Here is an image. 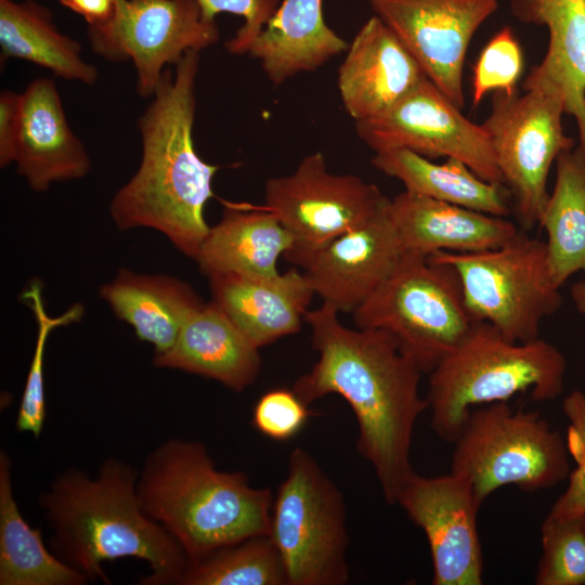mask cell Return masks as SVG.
Segmentation results:
<instances>
[{"instance_id":"1","label":"cell","mask_w":585,"mask_h":585,"mask_svg":"<svg viewBox=\"0 0 585 585\" xmlns=\"http://www.w3.org/2000/svg\"><path fill=\"white\" fill-rule=\"evenodd\" d=\"M338 313L322 303L306 314L318 359L294 390L307 404L332 393L348 402L358 421V451L373 467L386 502L394 505L415 472L413 433L428 410L419 391L422 370L390 334L349 328Z\"/></svg>"},{"instance_id":"2","label":"cell","mask_w":585,"mask_h":585,"mask_svg":"<svg viewBox=\"0 0 585 585\" xmlns=\"http://www.w3.org/2000/svg\"><path fill=\"white\" fill-rule=\"evenodd\" d=\"M199 53L190 51L174 73L165 70L138 121L140 166L109 207L118 229H154L193 259L210 231L205 207L219 169L199 157L193 141Z\"/></svg>"},{"instance_id":"3","label":"cell","mask_w":585,"mask_h":585,"mask_svg":"<svg viewBox=\"0 0 585 585\" xmlns=\"http://www.w3.org/2000/svg\"><path fill=\"white\" fill-rule=\"evenodd\" d=\"M138 474L118 458L105 459L94 477L77 468L60 473L38 502L52 531V550L89 581L109 584L103 563L131 557L150 567L140 584L181 585L188 557L145 514Z\"/></svg>"},{"instance_id":"4","label":"cell","mask_w":585,"mask_h":585,"mask_svg":"<svg viewBox=\"0 0 585 585\" xmlns=\"http://www.w3.org/2000/svg\"><path fill=\"white\" fill-rule=\"evenodd\" d=\"M145 514L186 552L190 563L224 546L269 535L273 495L240 471L218 470L204 443L170 439L138 474Z\"/></svg>"},{"instance_id":"5","label":"cell","mask_w":585,"mask_h":585,"mask_svg":"<svg viewBox=\"0 0 585 585\" xmlns=\"http://www.w3.org/2000/svg\"><path fill=\"white\" fill-rule=\"evenodd\" d=\"M567 362L552 343L514 341L486 322H476L463 341L428 374V410L435 434L454 443L470 411L529 391L552 401L564 388Z\"/></svg>"},{"instance_id":"6","label":"cell","mask_w":585,"mask_h":585,"mask_svg":"<svg viewBox=\"0 0 585 585\" xmlns=\"http://www.w3.org/2000/svg\"><path fill=\"white\" fill-rule=\"evenodd\" d=\"M451 472L467 479L480 506L506 485L533 492L570 474L566 439L536 411L506 402L473 407L454 441Z\"/></svg>"},{"instance_id":"7","label":"cell","mask_w":585,"mask_h":585,"mask_svg":"<svg viewBox=\"0 0 585 585\" xmlns=\"http://www.w3.org/2000/svg\"><path fill=\"white\" fill-rule=\"evenodd\" d=\"M566 100L561 88L538 66L523 82V92H493L486 132L503 182L522 230L540 221L549 193L547 180L557 157L573 148L563 131Z\"/></svg>"},{"instance_id":"8","label":"cell","mask_w":585,"mask_h":585,"mask_svg":"<svg viewBox=\"0 0 585 585\" xmlns=\"http://www.w3.org/2000/svg\"><path fill=\"white\" fill-rule=\"evenodd\" d=\"M353 318L359 328L390 334L422 373L453 351L477 322L451 263L406 253Z\"/></svg>"},{"instance_id":"9","label":"cell","mask_w":585,"mask_h":585,"mask_svg":"<svg viewBox=\"0 0 585 585\" xmlns=\"http://www.w3.org/2000/svg\"><path fill=\"white\" fill-rule=\"evenodd\" d=\"M270 537L287 585H343L349 581L343 495L317 460L296 447L271 509Z\"/></svg>"},{"instance_id":"10","label":"cell","mask_w":585,"mask_h":585,"mask_svg":"<svg viewBox=\"0 0 585 585\" xmlns=\"http://www.w3.org/2000/svg\"><path fill=\"white\" fill-rule=\"evenodd\" d=\"M429 258L457 270L472 318L493 325L510 340L538 339L542 321L563 303L550 274L546 243L525 230L494 249L438 251Z\"/></svg>"},{"instance_id":"11","label":"cell","mask_w":585,"mask_h":585,"mask_svg":"<svg viewBox=\"0 0 585 585\" xmlns=\"http://www.w3.org/2000/svg\"><path fill=\"white\" fill-rule=\"evenodd\" d=\"M389 200L377 185L358 176L330 172L321 152L264 185V207L294 237L284 257L303 269L329 242L372 220Z\"/></svg>"},{"instance_id":"12","label":"cell","mask_w":585,"mask_h":585,"mask_svg":"<svg viewBox=\"0 0 585 585\" xmlns=\"http://www.w3.org/2000/svg\"><path fill=\"white\" fill-rule=\"evenodd\" d=\"M94 53L106 61L130 60L136 92L153 96L168 64L219 40L216 21L204 17L195 0H117L113 16L88 26Z\"/></svg>"},{"instance_id":"13","label":"cell","mask_w":585,"mask_h":585,"mask_svg":"<svg viewBox=\"0 0 585 585\" xmlns=\"http://www.w3.org/2000/svg\"><path fill=\"white\" fill-rule=\"evenodd\" d=\"M375 153L407 150L429 159L456 158L481 179L504 185L491 141L431 80L424 78L382 113L355 121Z\"/></svg>"},{"instance_id":"14","label":"cell","mask_w":585,"mask_h":585,"mask_svg":"<svg viewBox=\"0 0 585 585\" xmlns=\"http://www.w3.org/2000/svg\"><path fill=\"white\" fill-rule=\"evenodd\" d=\"M431 80L458 108L465 105L463 69L478 29L497 0H365Z\"/></svg>"},{"instance_id":"15","label":"cell","mask_w":585,"mask_h":585,"mask_svg":"<svg viewBox=\"0 0 585 585\" xmlns=\"http://www.w3.org/2000/svg\"><path fill=\"white\" fill-rule=\"evenodd\" d=\"M396 505L426 535L433 585L483 583L477 526L481 506L467 479L453 472L437 477L414 472L402 487Z\"/></svg>"},{"instance_id":"16","label":"cell","mask_w":585,"mask_h":585,"mask_svg":"<svg viewBox=\"0 0 585 585\" xmlns=\"http://www.w3.org/2000/svg\"><path fill=\"white\" fill-rule=\"evenodd\" d=\"M389 204L365 224L329 242L304 268L315 295L339 313H353L405 256Z\"/></svg>"},{"instance_id":"17","label":"cell","mask_w":585,"mask_h":585,"mask_svg":"<svg viewBox=\"0 0 585 585\" xmlns=\"http://www.w3.org/2000/svg\"><path fill=\"white\" fill-rule=\"evenodd\" d=\"M346 52L337 86L354 121L382 113L426 78L418 62L376 15L363 24Z\"/></svg>"},{"instance_id":"18","label":"cell","mask_w":585,"mask_h":585,"mask_svg":"<svg viewBox=\"0 0 585 585\" xmlns=\"http://www.w3.org/2000/svg\"><path fill=\"white\" fill-rule=\"evenodd\" d=\"M14 162L36 192L52 183L81 179L91 169L83 143L73 132L56 84L32 80L22 93V119Z\"/></svg>"},{"instance_id":"19","label":"cell","mask_w":585,"mask_h":585,"mask_svg":"<svg viewBox=\"0 0 585 585\" xmlns=\"http://www.w3.org/2000/svg\"><path fill=\"white\" fill-rule=\"evenodd\" d=\"M209 283L211 301L259 349L298 333L315 295L297 269L273 277L219 274Z\"/></svg>"},{"instance_id":"20","label":"cell","mask_w":585,"mask_h":585,"mask_svg":"<svg viewBox=\"0 0 585 585\" xmlns=\"http://www.w3.org/2000/svg\"><path fill=\"white\" fill-rule=\"evenodd\" d=\"M389 216L406 255L479 252L497 248L518 227L505 217L403 191L390 198Z\"/></svg>"},{"instance_id":"21","label":"cell","mask_w":585,"mask_h":585,"mask_svg":"<svg viewBox=\"0 0 585 585\" xmlns=\"http://www.w3.org/2000/svg\"><path fill=\"white\" fill-rule=\"evenodd\" d=\"M153 363L217 380L237 392L252 385L261 369L259 348L212 301L188 317L174 344L155 354Z\"/></svg>"},{"instance_id":"22","label":"cell","mask_w":585,"mask_h":585,"mask_svg":"<svg viewBox=\"0 0 585 585\" xmlns=\"http://www.w3.org/2000/svg\"><path fill=\"white\" fill-rule=\"evenodd\" d=\"M348 47L325 23L323 0H283L246 53L260 61L271 82L281 84L316 70Z\"/></svg>"},{"instance_id":"23","label":"cell","mask_w":585,"mask_h":585,"mask_svg":"<svg viewBox=\"0 0 585 585\" xmlns=\"http://www.w3.org/2000/svg\"><path fill=\"white\" fill-rule=\"evenodd\" d=\"M294 246V237L264 206L227 205L203 242L196 261L208 276L235 273L255 277L280 274L277 261Z\"/></svg>"},{"instance_id":"24","label":"cell","mask_w":585,"mask_h":585,"mask_svg":"<svg viewBox=\"0 0 585 585\" xmlns=\"http://www.w3.org/2000/svg\"><path fill=\"white\" fill-rule=\"evenodd\" d=\"M116 316L131 325L155 354L168 351L188 317L204 303L187 284L168 275L136 274L120 269L100 289Z\"/></svg>"},{"instance_id":"25","label":"cell","mask_w":585,"mask_h":585,"mask_svg":"<svg viewBox=\"0 0 585 585\" xmlns=\"http://www.w3.org/2000/svg\"><path fill=\"white\" fill-rule=\"evenodd\" d=\"M509 9L519 22L548 29V49L537 66L561 88L585 154V0H509Z\"/></svg>"},{"instance_id":"26","label":"cell","mask_w":585,"mask_h":585,"mask_svg":"<svg viewBox=\"0 0 585 585\" xmlns=\"http://www.w3.org/2000/svg\"><path fill=\"white\" fill-rule=\"evenodd\" d=\"M0 48L2 64L27 61L87 86L99 78L98 68L82 57L80 43L63 34L51 10L35 0H0Z\"/></svg>"},{"instance_id":"27","label":"cell","mask_w":585,"mask_h":585,"mask_svg":"<svg viewBox=\"0 0 585 585\" xmlns=\"http://www.w3.org/2000/svg\"><path fill=\"white\" fill-rule=\"evenodd\" d=\"M372 165L410 193L498 217L512 210L505 185L481 179L456 158L435 164L407 150H390L375 153Z\"/></svg>"},{"instance_id":"28","label":"cell","mask_w":585,"mask_h":585,"mask_svg":"<svg viewBox=\"0 0 585 585\" xmlns=\"http://www.w3.org/2000/svg\"><path fill=\"white\" fill-rule=\"evenodd\" d=\"M89 580L48 550L16 504L11 460L0 452V585H84Z\"/></svg>"},{"instance_id":"29","label":"cell","mask_w":585,"mask_h":585,"mask_svg":"<svg viewBox=\"0 0 585 585\" xmlns=\"http://www.w3.org/2000/svg\"><path fill=\"white\" fill-rule=\"evenodd\" d=\"M540 225L547 233V257L555 285L585 272V154L578 147L556 159V182Z\"/></svg>"},{"instance_id":"30","label":"cell","mask_w":585,"mask_h":585,"mask_svg":"<svg viewBox=\"0 0 585 585\" xmlns=\"http://www.w3.org/2000/svg\"><path fill=\"white\" fill-rule=\"evenodd\" d=\"M181 585H287L270 535H256L190 563Z\"/></svg>"},{"instance_id":"31","label":"cell","mask_w":585,"mask_h":585,"mask_svg":"<svg viewBox=\"0 0 585 585\" xmlns=\"http://www.w3.org/2000/svg\"><path fill=\"white\" fill-rule=\"evenodd\" d=\"M22 300L34 312L37 321V338L32 359L22 394L15 427L20 432H29L39 437L46 418L43 361L47 340L53 329L78 322L83 316V306L73 304L63 314L50 316L44 308L42 283L39 280L30 282L22 292Z\"/></svg>"},{"instance_id":"32","label":"cell","mask_w":585,"mask_h":585,"mask_svg":"<svg viewBox=\"0 0 585 585\" xmlns=\"http://www.w3.org/2000/svg\"><path fill=\"white\" fill-rule=\"evenodd\" d=\"M537 585L585 584V517L554 519L542 524Z\"/></svg>"},{"instance_id":"33","label":"cell","mask_w":585,"mask_h":585,"mask_svg":"<svg viewBox=\"0 0 585 585\" xmlns=\"http://www.w3.org/2000/svg\"><path fill=\"white\" fill-rule=\"evenodd\" d=\"M522 70V49L511 27L505 26L485 44L473 66L472 106L477 107L490 92L517 91Z\"/></svg>"},{"instance_id":"34","label":"cell","mask_w":585,"mask_h":585,"mask_svg":"<svg viewBox=\"0 0 585 585\" xmlns=\"http://www.w3.org/2000/svg\"><path fill=\"white\" fill-rule=\"evenodd\" d=\"M562 412L569 425L566 442L576 467L569 474L566 491L552 505L547 517L572 519L585 517V393L572 391L562 402Z\"/></svg>"},{"instance_id":"35","label":"cell","mask_w":585,"mask_h":585,"mask_svg":"<svg viewBox=\"0 0 585 585\" xmlns=\"http://www.w3.org/2000/svg\"><path fill=\"white\" fill-rule=\"evenodd\" d=\"M310 416L308 404L294 389L275 388L255 404L252 425L270 439L286 441L301 431Z\"/></svg>"},{"instance_id":"36","label":"cell","mask_w":585,"mask_h":585,"mask_svg":"<svg viewBox=\"0 0 585 585\" xmlns=\"http://www.w3.org/2000/svg\"><path fill=\"white\" fill-rule=\"evenodd\" d=\"M203 15L216 21L221 13L242 16L243 25L225 42V49L236 55L246 54L249 44L260 34L278 6V0H195Z\"/></svg>"},{"instance_id":"37","label":"cell","mask_w":585,"mask_h":585,"mask_svg":"<svg viewBox=\"0 0 585 585\" xmlns=\"http://www.w3.org/2000/svg\"><path fill=\"white\" fill-rule=\"evenodd\" d=\"M22 119V93L4 89L0 92V166L15 160Z\"/></svg>"},{"instance_id":"38","label":"cell","mask_w":585,"mask_h":585,"mask_svg":"<svg viewBox=\"0 0 585 585\" xmlns=\"http://www.w3.org/2000/svg\"><path fill=\"white\" fill-rule=\"evenodd\" d=\"M570 292L576 310L585 314V281L573 284Z\"/></svg>"},{"instance_id":"39","label":"cell","mask_w":585,"mask_h":585,"mask_svg":"<svg viewBox=\"0 0 585 585\" xmlns=\"http://www.w3.org/2000/svg\"><path fill=\"white\" fill-rule=\"evenodd\" d=\"M57 1L60 2L61 0H57Z\"/></svg>"}]
</instances>
